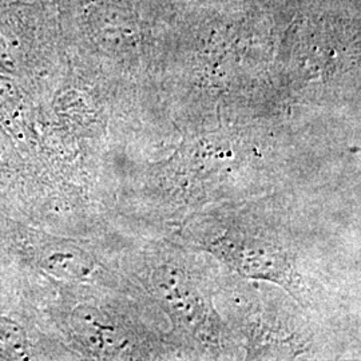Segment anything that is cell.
Returning <instances> with one entry per match:
<instances>
[{"label":"cell","instance_id":"3957f363","mask_svg":"<svg viewBox=\"0 0 361 361\" xmlns=\"http://www.w3.org/2000/svg\"><path fill=\"white\" fill-rule=\"evenodd\" d=\"M28 356V340L22 325L0 316V357L25 360Z\"/></svg>","mask_w":361,"mask_h":361},{"label":"cell","instance_id":"277c9868","mask_svg":"<svg viewBox=\"0 0 361 361\" xmlns=\"http://www.w3.org/2000/svg\"><path fill=\"white\" fill-rule=\"evenodd\" d=\"M20 92L11 78L0 74V118H13L20 106Z\"/></svg>","mask_w":361,"mask_h":361},{"label":"cell","instance_id":"6da1fadb","mask_svg":"<svg viewBox=\"0 0 361 361\" xmlns=\"http://www.w3.org/2000/svg\"><path fill=\"white\" fill-rule=\"evenodd\" d=\"M73 326L79 340L89 348L102 350L114 344V331L104 320L101 312L82 307L73 313Z\"/></svg>","mask_w":361,"mask_h":361},{"label":"cell","instance_id":"8992f818","mask_svg":"<svg viewBox=\"0 0 361 361\" xmlns=\"http://www.w3.org/2000/svg\"><path fill=\"white\" fill-rule=\"evenodd\" d=\"M7 147H8L7 137H6V134L0 129V158L7 152Z\"/></svg>","mask_w":361,"mask_h":361},{"label":"cell","instance_id":"7a4b0ae2","mask_svg":"<svg viewBox=\"0 0 361 361\" xmlns=\"http://www.w3.org/2000/svg\"><path fill=\"white\" fill-rule=\"evenodd\" d=\"M42 269L56 277H74L86 271L82 256L66 246L51 245L43 249L40 256Z\"/></svg>","mask_w":361,"mask_h":361},{"label":"cell","instance_id":"5b68a950","mask_svg":"<svg viewBox=\"0 0 361 361\" xmlns=\"http://www.w3.org/2000/svg\"><path fill=\"white\" fill-rule=\"evenodd\" d=\"M0 68L7 73H13L16 68V59L11 42L0 31Z\"/></svg>","mask_w":361,"mask_h":361}]
</instances>
